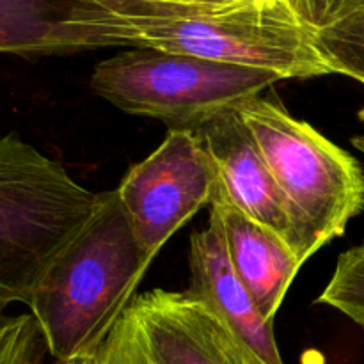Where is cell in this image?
Returning <instances> with one entry per match:
<instances>
[{"mask_svg":"<svg viewBox=\"0 0 364 364\" xmlns=\"http://www.w3.org/2000/svg\"><path fill=\"white\" fill-rule=\"evenodd\" d=\"M132 46L287 78L333 75L295 0H109Z\"/></svg>","mask_w":364,"mask_h":364,"instance_id":"6da1fadb","label":"cell"},{"mask_svg":"<svg viewBox=\"0 0 364 364\" xmlns=\"http://www.w3.org/2000/svg\"><path fill=\"white\" fill-rule=\"evenodd\" d=\"M100 194L98 212L53 262L28 304L57 363L98 355L153 262L117 191Z\"/></svg>","mask_w":364,"mask_h":364,"instance_id":"7a4b0ae2","label":"cell"},{"mask_svg":"<svg viewBox=\"0 0 364 364\" xmlns=\"http://www.w3.org/2000/svg\"><path fill=\"white\" fill-rule=\"evenodd\" d=\"M102 194L16 134L0 137V308L28 306L64 249L98 212Z\"/></svg>","mask_w":364,"mask_h":364,"instance_id":"3957f363","label":"cell"},{"mask_svg":"<svg viewBox=\"0 0 364 364\" xmlns=\"http://www.w3.org/2000/svg\"><path fill=\"white\" fill-rule=\"evenodd\" d=\"M287 199L294 252L304 263L364 210V171L343 148L270 98L238 107Z\"/></svg>","mask_w":364,"mask_h":364,"instance_id":"277c9868","label":"cell"},{"mask_svg":"<svg viewBox=\"0 0 364 364\" xmlns=\"http://www.w3.org/2000/svg\"><path fill=\"white\" fill-rule=\"evenodd\" d=\"M283 80L267 71L213 63L155 48H134L102 60L91 85L134 116L155 117L169 132H191L258 98Z\"/></svg>","mask_w":364,"mask_h":364,"instance_id":"5b68a950","label":"cell"},{"mask_svg":"<svg viewBox=\"0 0 364 364\" xmlns=\"http://www.w3.org/2000/svg\"><path fill=\"white\" fill-rule=\"evenodd\" d=\"M98 355L103 364H252L205 302L160 288L132 301Z\"/></svg>","mask_w":364,"mask_h":364,"instance_id":"8992f818","label":"cell"},{"mask_svg":"<svg viewBox=\"0 0 364 364\" xmlns=\"http://www.w3.org/2000/svg\"><path fill=\"white\" fill-rule=\"evenodd\" d=\"M219 181L212 159L191 132H169L116 188L139 244L155 259L160 247L203 206Z\"/></svg>","mask_w":364,"mask_h":364,"instance_id":"52a82bcc","label":"cell"},{"mask_svg":"<svg viewBox=\"0 0 364 364\" xmlns=\"http://www.w3.org/2000/svg\"><path fill=\"white\" fill-rule=\"evenodd\" d=\"M132 46L109 0H0V52L45 57Z\"/></svg>","mask_w":364,"mask_h":364,"instance_id":"ba28073f","label":"cell"},{"mask_svg":"<svg viewBox=\"0 0 364 364\" xmlns=\"http://www.w3.org/2000/svg\"><path fill=\"white\" fill-rule=\"evenodd\" d=\"M188 267L191 287L187 291L212 309L252 364H284L274 336V322L263 318L235 274L220 219L213 210L205 230L192 233Z\"/></svg>","mask_w":364,"mask_h":364,"instance_id":"9c48e42d","label":"cell"},{"mask_svg":"<svg viewBox=\"0 0 364 364\" xmlns=\"http://www.w3.org/2000/svg\"><path fill=\"white\" fill-rule=\"evenodd\" d=\"M194 135L212 159L231 203L279 235L294 251V228L287 199L238 110L210 121Z\"/></svg>","mask_w":364,"mask_h":364,"instance_id":"30bf717a","label":"cell"},{"mask_svg":"<svg viewBox=\"0 0 364 364\" xmlns=\"http://www.w3.org/2000/svg\"><path fill=\"white\" fill-rule=\"evenodd\" d=\"M212 210L220 219L235 274L247 288L263 318L274 322L302 263L279 235L235 206L220 181L215 185Z\"/></svg>","mask_w":364,"mask_h":364,"instance_id":"8fae6325","label":"cell"},{"mask_svg":"<svg viewBox=\"0 0 364 364\" xmlns=\"http://www.w3.org/2000/svg\"><path fill=\"white\" fill-rule=\"evenodd\" d=\"M333 73L364 84V0H295Z\"/></svg>","mask_w":364,"mask_h":364,"instance_id":"7c38bea8","label":"cell"},{"mask_svg":"<svg viewBox=\"0 0 364 364\" xmlns=\"http://www.w3.org/2000/svg\"><path fill=\"white\" fill-rule=\"evenodd\" d=\"M316 304L338 309L364 331V242L341 252Z\"/></svg>","mask_w":364,"mask_h":364,"instance_id":"4fadbf2b","label":"cell"},{"mask_svg":"<svg viewBox=\"0 0 364 364\" xmlns=\"http://www.w3.org/2000/svg\"><path fill=\"white\" fill-rule=\"evenodd\" d=\"M45 336L31 313L11 316L0 308V364H43Z\"/></svg>","mask_w":364,"mask_h":364,"instance_id":"5bb4252c","label":"cell"},{"mask_svg":"<svg viewBox=\"0 0 364 364\" xmlns=\"http://www.w3.org/2000/svg\"><path fill=\"white\" fill-rule=\"evenodd\" d=\"M55 364H103L100 355H91V358H77V359H71V361L66 363H55Z\"/></svg>","mask_w":364,"mask_h":364,"instance_id":"9a60e30c","label":"cell"},{"mask_svg":"<svg viewBox=\"0 0 364 364\" xmlns=\"http://www.w3.org/2000/svg\"><path fill=\"white\" fill-rule=\"evenodd\" d=\"M352 144H354L355 148L359 149V151L364 153V135H361V137H354V139H352Z\"/></svg>","mask_w":364,"mask_h":364,"instance_id":"2e32d148","label":"cell"}]
</instances>
